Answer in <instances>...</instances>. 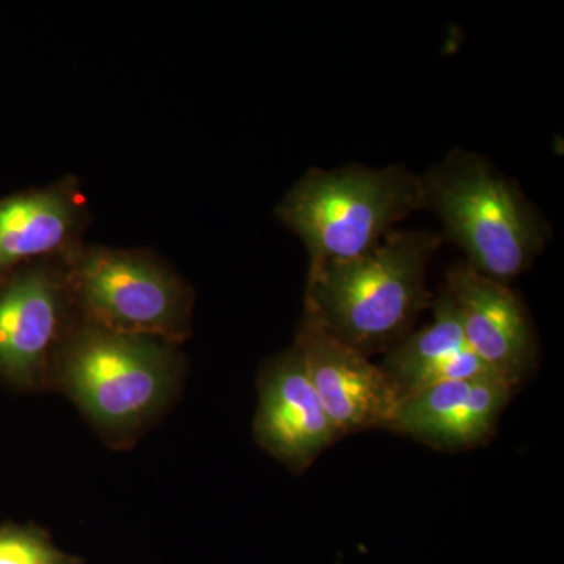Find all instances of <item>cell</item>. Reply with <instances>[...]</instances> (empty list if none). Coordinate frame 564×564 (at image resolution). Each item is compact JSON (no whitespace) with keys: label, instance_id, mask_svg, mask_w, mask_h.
<instances>
[{"label":"cell","instance_id":"cell-9","mask_svg":"<svg viewBox=\"0 0 564 564\" xmlns=\"http://www.w3.org/2000/svg\"><path fill=\"white\" fill-rule=\"evenodd\" d=\"M258 393L256 441L292 473L310 469L339 440L295 344L263 362Z\"/></svg>","mask_w":564,"mask_h":564},{"label":"cell","instance_id":"cell-7","mask_svg":"<svg viewBox=\"0 0 564 564\" xmlns=\"http://www.w3.org/2000/svg\"><path fill=\"white\" fill-rule=\"evenodd\" d=\"M304 367L339 436L391 429L400 393L369 356L334 337L303 311L295 337Z\"/></svg>","mask_w":564,"mask_h":564},{"label":"cell","instance_id":"cell-12","mask_svg":"<svg viewBox=\"0 0 564 564\" xmlns=\"http://www.w3.org/2000/svg\"><path fill=\"white\" fill-rule=\"evenodd\" d=\"M432 307L433 322L408 334L386 352L384 361L380 364L399 391L400 400L430 386L494 375L467 347L458 314L444 289L433 300Z\"/></svg>","mask_w":564,"mask_h":564},{"label":"cell","instance_id":"cell-2","mask_svg":"<svg viewBox=\"0 0 564 564\" xmlns=\"http://www.w3.org/2000/svg\"><path fill=\"white\" fill-rule=\"evenodd\" d=\"M443 243L440 232L395 229L366 254L307 272L304 310L369 358L388 352L432 307L426 276Z\"/></svg>","mask_w":564,"mask_h":564},{"label":"cell","instance_id":"cell-10","mask_svg":"<svg viewBox=\"0 0 564 564\" xmlns=\"http://www.w3.org/2000/svg\"><path fill=\"white\" fill-rule=\"evenodd\" d=\"M513 392L496 375L430 386L400 400L389 432L443 451L477 447L492 436Z\"/></svg>","mask_w":564,"mask_h":564},{"label":"cell","instance_id":"cell-4","mask_svg":"<svg viewBox=\"0 0 564 564\" xmlns=\"http://www.w3.org/2000/svg\"><path fill=\"white\" fill-rule=\"evenodd\" d=\"M419 210L422 174L403 165L348 163L307 170L278 204L276 217L302 240L313 272L373 250Z\"/></svg>","mask_w":564,"mask_h":564},{"label":"cell","instance_id":"cell-3","mask_svg":"<svg viewBox=\"0 0 564 564\" xmlns=\"http://www.w3.org/2000/svg\"><path fill=\"white\" fill-rule=\"evenodd\" d=\"M423 210L475 272L510 284L532 269L552 229L518 184L477 152L455 148L422 174Z\"/></svg>","mask_w":564,"mask_h":564},{"label":"cell","instance_id":"cell-8","mask_svg":"<svg viewBox=\"0 0 564 564\" xmlns=\"http://www.w3.org/2000/svg\"><path fill=\"white\" fill-rule=\"evenodd\" d=\"M443 289L467 347L511 388L524 383L536 361V334L518 293L463 261L448 267Z\"/></svg>","mask_w":564,"mask_h":564},{"label":"cell","instance_id":"cell-5","mask_svg":"<svg viewBox=\"0 0 564 564\" xmlns=\"http://www.w3.org/2000/svg\"><path fill=\"white\" fill-rule=\"evenodd\" d=\"M66 261L80 323L176 345L191 336V285L150 252L79 247Z\"/></svg>","mask_w":564,"mask_h":564},{"label":"cell","instance_id":"cell-1","mask_svg":"<svg viewBox=\"0 0 564 564\" xmlns=\"http://www.w3.org/2000/svg\"><path fill=\"white\" fill-rule=\"evenodd\" d=\"M180 345L80 323L58 356L54 391L65 393L113 451L139 443L180 397Z\"/></svg>","mask_w":564,"mask_h":564},{"label":"cell","instance_id":"cell-6","mask_svg":"<svg viewBox=\"0 0 564 564\" xmlns=\"http://www.w3.org/2000/svg\"><path fill=\"white\" fill-rule=\"evenodd\" d=\"M68 256L31 263L0 281V383L13 391H54L58 356L79 325Z\"/></svg>","mask_w":564,"mask_h":564},{"label":"cell","instance_id":"cell-11","mask_svg":"<svg viewBox=\"0 0 564 564\" xmlns=\"http://www.w3.org/2000/svg\"><path fill=\"white\" fill-rule=\"evenodd\" d=\"M88 212L73 177L0 199V281L31 263L77 250Z\"/></svg>","mask_w":564,"mask_h":564},{"label":"cell","instance_id":"cell-13","mask_svg":"<svg viewBox=\"0 0 564 564\" xmlns=\"http://www.w3.org/2000/svg\"><path fill=\"white\" fill-rule=\"evenodd\" d=\"M0 564H84V558L58 549L43 527L6 522L0 524Z\"/></svg>","mask_w":564,"mask_h":564}]
</instances>
